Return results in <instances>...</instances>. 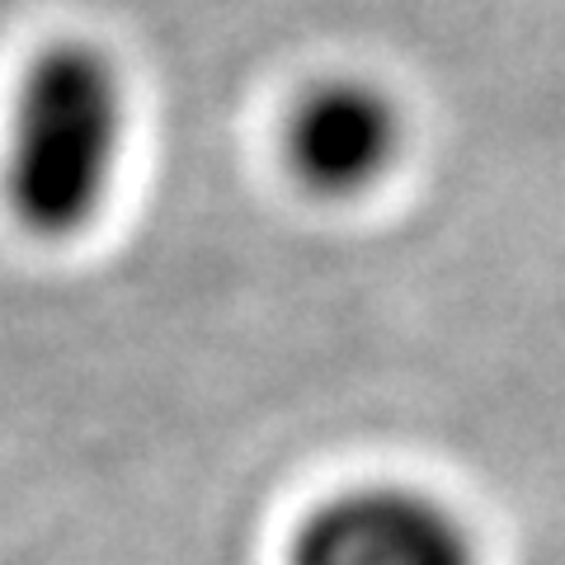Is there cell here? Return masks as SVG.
Returning <instances> with one entry per match:
<instances>
[{
    "label": "cell",
    "mask_w": 565,
    "mask_h": 565,
    "mask_svg": "<svg viewBox=\"0 0 565 565\" xmlns=\"http://www.w3.org/2000/svg\"><path fill=\"white\" fill-rule=\"evenodd\" d=\"M128 85L95 43H52L29 62L6 147V199L24 232L62 241L109 203L128 147Z\"/></svg>",
    "instance_id": "obj_1"
},
{
    "label": "cell",
    "mask_w": 565,
    "mask_h": 565,
    "mask_svg": "<svg viewBox=\"0 0 565 565\" xmlns=\"http://www.w3.org/2000/svg\"><path fill=\"white\" fill-rule=\"evenodd\" d=\"M288 565H481L471 527L405 486L334 494L297 527Z\"/></svg>",
    "instance_id": "obj_2"
},
{
    "label": "cell",
    "mask_w": 565,
    "mask_h": 565,
    "mask_svg": "<svg viewBox=\"0 0 565 565\" xmlns=\"http://www.w3.org/2000/svg\"><path fill=\"white\" fill-rule=\"evenodd\" d=\"M405 122L396 99L373 81H321L297 99L282 132L292 174L321 199H359L401 161Z\"/></svg>",
    "instance_id": "obj_3"
}]
</instances>
